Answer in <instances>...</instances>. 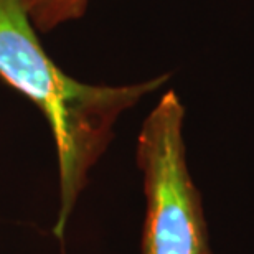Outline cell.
Here are the masks:
<instances>
[{"mask_svg": "<svg viewBox=\"0 0 254 254\" xmlns=\"http://www.w3.org/2000/svg\"><path fill=\"white\" fill-rule=\"evenodd\" d=\"M167 79L169 74L119 86L83 83L53 62L22 0H0V81L40 109L57 149L60 206L53 235L58 241L119 118Z\"/></svg>", "mask_w": 254, "mask_h": 254, "instance_id": "1", "label": "cell"}, {"mask_svg": "<svg viewBox=\"0 0 254 254\" xmlns=\"http://www.w3.org/2000/svg\"><path fill=\"white\" fill-rule=\"evenodd\" d=\"M184 124V104L169 91L137 137L135 159L145 195L142 254H211L201 196L187 162Z\"/></svg>", "mask_w": 254, "mask_h": 254, "instance_id": "2", "label": "cell"}, {"mask_svg": "<svg viewBox=\"0 0 254 254\" xmlns=\"http://www.w3.org/2000/svg\"><path fill=\"white\" fill-rule=\"evenodd\" d=\"M38 33H48L58 27L83 18L91 0H22Z\"/></svg>", "mask_w": 254, "mask_h": 254, "instance_id": "3", "label": "cell"}]
</instances>
